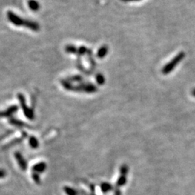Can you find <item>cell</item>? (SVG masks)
<instances>
[{
  "instance_id": "16",
  "label": "cell",
  "mask_w": 195,
  "mask_h": 195,
  "mask_svg": "<svg viewBox=\"0 0 195 195\" xmlns=\"http://www.w3.org/2000/svg\"><path fill=\"white\" fill-rule=\"evenodd\" d=\"M32 179H33L34 182H35L36 184H41V178L39 173L33 172V173H32Z\"/></svg>"
},
{
  "instance_id": "14",
  "label": "cell",
  "mask_w": 195,
  "mask_h": 195,
  "mask_svg": "<svg viewBox=\"0 0 195 195\" xmlns=\"http://www.w3.org/2000/svg\"><path fill=\"white\" fill-rule=\"evenodd\" d=\"M29 145H30V146L32 148H33V149H36V148L39 147V145L37 138L33 137V136H32V137H30V138H29Z\"/></svg>"
},
{
  "instance_id": "11",
  "label": "cell",
  "mask_w": 195,
  "mask_h": 195,
  "mask_svg": "<svg viewBox=\"0 0 195 195\" xmlns=\"http://www.w3.org/2000/svg\"><path fill=\"white\" fill-rule=\"evenodd\" d=\"M9 122L10 124L15 126V127H27V124H25L24 122H21V121H19L18 119H15L13 118V117H11V118H10Z\"/></svg>"
},
{
  "instance_id": "7",
  "label": "cell",
  "mask_w": 195,
  "mask_h": 195,
  "mask_svg": "<svg viewBox=\"0 0 195 195\" xmlns=\"http://www.w3.org/2000/svg\"><path fill=\"white\" fill-rule=\"evenodd\" d=\"M18 110V106L13 105V106L9 107L6 111L0 112V118H3V117H10L11 118L12 116L15 113H16Z\"/></svg>"
},
{
  "instance_id": "18",
  "label": "cell",
  "mask_w": 195,
  "mask_h": 195,
  "mask_svg": "<svg viewBox=\"0 0 195 195\" xmlns=\"http://www.w3.org/2000/svg\"><path fill=\"white\" fill-rule=\"evenodd\" d=\"M82 77H81V76H79V75H76L75 77H70V79H67V81H72V82H80V81H82Z\"/></svg>"
},
{
  "instance_id": "15",
  "label": "cell",
  "mask_w": 195,
  "mask_h": 195,
  "mask_svg": "<svg viewBox=\"0 0 195 195\" xmlns=\"http://www.w3.org/2000/svg\"><path fill=\"white\" fill-rule=\"evenodd\" d=\"M65 50L67 53H77V49H76L75 46H72V45H69L67 46L65 48Z\"/></svg>"
},
{
  "instance_id": "6",
  "label": "cell",
  "mask_w": 195,
  "mask_h": 195,
  "mask_svg": "<svg viewBox=\"0 0 195 195\" xmlns=\"http://www.w3.org/2000/svg\"><path fill=\"white\" fill-rule=\"evenodd\" d=\"M15 159H16L17 162H18L20 168H21V170L23 171H25L27 169V165L26 160H25V158H23V156H22L21 153H20V152L17 151L16 153H15Z\"/></svg>"
},
{
  "instance_id": "19",
  "label": "cell",
  "mask_w": 195,
  "mask_h": 195,
  "mask_svg": "<svg viewBox=\"0 0 195 195\" xmlns=\"http://www.w3.org/2000/svg\"><path fill=\"white\" fill-rule=\"evenodd\" d=\"M87 52H88V50L86 49V47H84V46H82V47H80V49L77 50V53H78V54L80 55H83Z\"/></svg>"
},
{
  "instance_id": "10",
  "label": "cell",
  "mask_w": 195,
  "mask_h": 195,
  "mask_svg": "<svg viewBox=\"0 0 195 195\" xmlns=\"http://www.w3.org/2000/svg\"><path fill=\"white\" fill-rule=\"evenodd\" d=\"M29 8L33 11H37L40 8V4L36 0H29L28 1Z\"/></svg>"
},
{
  "instance_id": "5",
  "label": "cell",
  "mask_w": 195,
  "mask_h": 195,
  "mask_svg": "<svg viewBox=\"0 0 195 195\" xmlns=\"http://www.w3.org/2000/svg\"><path fill=\"white\" fill-rule=\"evenodd\" d=\"M128 171H129L128 165L124 164L121 166L120 176L119 177L118 180H117L116 184V186L117 188L122 187V186H123L124 184L127 183V177Z\"/></svg>"
},
{
  "instance_id": "17",
  "label": "cell",
  "mask_w": 195,
  "mask_h": 195,
  "mask_svg": "<svg viewBox=\"0 0 195 195\" xmlns=\"http://www.w3.org/2000/svg\"><path fill=\"white\" fill-rule=\"evenodd\" d=\"M96 81H97L98 84L99 85H103L105 83V78L103 77V75H101V74H98V75H96Z\"/></svg>"
},
{
  "instance_id": "1",
  "label": "cell",
  "mask_w": 195,
  "mask_h": 195,
  "mask_svg": "<svg viewBox=\"0 0 195 195\" xmlns=\"http://www.w3.org/2000/svg\"><path fill=\"white\" fill-rule=\"evenodd\" d=\"M7 17L10 21L16 26H25L34 31H38L40 29V26L37 22L30 21V20H22V18L15 15L11 11H9L7 13Z\"/></svg>"
},
{
  "instance_id": "23",
  "label": "cell",
  "mask_w": 195,
  "mask_h": 195,
  "mask_svg": "<svg viewBox=\"0 0 195 195\" xmlns=\"http://www.w3.org/2000/svg\"><path fill=\"white\" fill-rule=\"evenodd\" d=\"M123 1H139V0H122Z\"/></svg>"
},
{
  "instance_id": "12",
  "label": "cell",
  "mask_w": 195,
  "mask_h": 195,
  "mask_svg": "<svg viewBox=\"0 0 195 195\" xmlns=\"http://www.w3.org/2000/svg\"><path fill=\"white\" fill-rule=\"evenodd\" d=\"M101 189L103 193H107L113 189V186L109 183L103 182L101 184Z\"/></svg>"
},
{
  "instance_id": "13",
  "label": "cell",
  "mask_w": 195,
  "mask_h": 195,
  "mask_svg": "<svg viewBox=\"0 0 195 195\" xmlns=\"http://www.w3.org/2000/svg\"><path fill=\"white\" fill-rule=\"evenodd\" d=\"M64 191L66 193L67 195H78V192L77 190H75L73 188L70 187V186H65L64 187Z\"/></svg>"
},
{
  "instance_id": "9",
  "label": "cell",
  "mask_w": 195,
  "mask_h": 195,
  "mask_svg": "<svg viewBox=\"0 0 195 195\" xmlns=\"http://www.w3.org/2000/svg\"><path fill=\"white\" fill-rule=\"evenodd\" d=\"M108 49L106 46H101V47L99 49V50L98 51L97 56L100 59L105 57L106 55L107 54V53H108Z\"/></svg>"
},
{
  "instance_id": "21",
  "label": "cell",
  "mask_w": 195,
  "mask_h": 195,
  "mask_svg": "<svg viewBox=\"0 0 195 195\" xmlns=\"http://www.w3.org/2000/svg\"><path fill=\"white\" fill-rule=\"evenodd\" d=\"M114 195H122V193H121V191L119 189H116L115 190Z\"/></svg>"
},
{
  "instance_id": "22",
  "label": "cell",
  "mask_w": 195,
  "mask_h": 195,
  "mask_svg": "<svg viewBox=\"0 0 195 195\" xmlns=\"http://www.w3.org/2000/svg\"><path fill=\"white\" fill-rule=\"evenodd\" d=\"M191 94H192V96L195 97V88L192 90V91H191Z\"/></svg>"
},
{
  "instance_id": "4",
  "label": "cell",
  "mask_w": 195,
  "mask_h": 195,
  "mask_svg": "<svg viewBox=\"0 0 195 195\" xmlns=\"http://www.w3.org/2000/svg\"><path fill=\"white\" fill-rule=\"evenodd\" d=\"M18 98L19 101H20V105L22 108V111L24 112V114L25 115V116L27 117L29 119L33 120L34 119V111H33V109L29 108L28 107L26 106V103H25V99L24 96L21 93H19L18 95Z\"/></svg>"
},
{
  "instance_id": "8",
  "label": "cell",
  "mask_w": 195,
  "mask_h": 195,
  "mask_svg": "<svg viewBox=\"0 0 195 195\" xmlns=\"http://www.w3.org/2000/svg\"><path fill=\"white\" fill-rule=\"evenodd\" d=\"M46 163H44V162H41V163H37V164H36L35 165H33L32 168V171L33 172H35V173H37L39 174L41 173H43L44 171H46Z\"/></svg>"
},
{
  "instance_id": "2",
  "label": "cell",
  "mask_w": 195,
  "mask_h": 195,
  "mask_svg": "<svg viewBox=\"0 0 195 195\" xmlns=\"http://www.w3.org/2000/svg\"><path fill=\"white\" fill-rule=\"evenodd\" d=\"M62 84L65 87V88L68 90L72 91H83L85 93H92L97 91V88L94 85L90 83H82L77 86H73L70 83V82L67 80H62Z\"/></svg>"
},
{
  "instance_id": "20",
  "label": "cell",
  "mask_w": 195,
  "mask_h": 195,
  "mask_svg": "<svg viewBox=\"0 0 195 195\" xmlns=\"http://www.w3.org/2000/svg\"><path fill=\"white\" fill-rule=\"evenodd\" d=\"M6 176V172L3 170H0V178H3Z\"/></svg>"
},
{
  "instance_id": "3",
  "label": "cell",
  "mask_w": 195,
  "mask_h": 195,
  "mask_svg": "<svg viewBox=\"0 0 195 195\" xmlns=\"http://www.w3.org/2000/svg\"><path fill=\"white\" fill-rule=\"evenodd\" d=\"M184 56H185V53L184 52H180L178 53L176 56H174L168 64H166L163 67V70H162V72H163V75H168V74L171 73L176 68V67L182 61Z\"/></svg>"
}]
</instances>
